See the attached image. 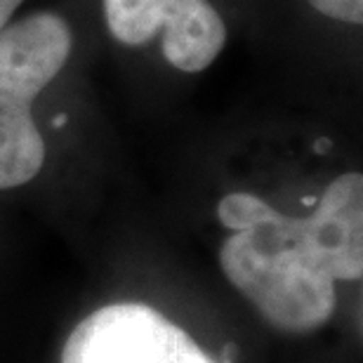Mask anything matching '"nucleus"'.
I'll return each mask as SVG.
<instances>
[{
  "instance_id": "2",
  "label": "nucleus",
  "mask_w": 363,
  "mask_h": 363,
  "mask_svg": "<svg viewBox=\"0 0 363 363\" xmlns=\"http://www.w3.org/2000/svg\"><path fill=\"white\" fill-rule=\"evenodd\" d=\"M74 35L60 14L38 12L0 31V189L31 182L45 163L35 97L67 64Z\"/></svg>"
},
{
  "instance_id": "4",
  "label": "nucleus",
  "mask_w": 363,
  "mask_h": 363,
  "mask_svg": "<svg viewBox=\"0 0 363 363\" xmlns=\"http://www.w3.org/2000/svg\"><path fill=\"white\" fill-rule=\"evenodd\" d=\"M161 50L172 67L199 74L220 57L227 26L208 0H189L163 24Z\"/></svg>"
},
{
  "instance_id": "6",
  "label": "nucleus",
  "mask_w": 363,
  "mask_h": 363,
  "mask_svg": "<svg viewBox=\"0 0 363 363\" xmlns=\"http://www.w3.org/2000/svg\"><path fill=\"white\" fill-rule=\"evenodd\" d=\"M309 5L325 17L347 21V24L363 21V0H309Z\"/></svg>"
},
{
  "instance_id": "3",
  "label": "nucleus",
  "mask_w": 363,
  "mask_h": 363,
  "mask_svg": "<svg viewBox=\"0 0 363 363\" xmlns=\"http://www.w3.org/2000/svg\"><path fill=\"white\" fill-rule=\"evenodd\" d=\"M62 363H220L142 302L106 304L71 330Z\"/></svg>"
},
{
  "instance_id": "5",
  "label": "nucleus",
  "mask_w": 363,
  "mask_h": 363,
  "mask_svg": "<svg viewBox=\"0 0 363 363\" xmlns=\"http://www.w3.org/2000/svg\"><path fill=\"white\" fill-rule=\"evenodd\" d=\"M189 0H104L106 26L123 45H144Z\"/></svg>"
},
{
  "instance_id": "1",
  "label": "nucleus",
  "mask_w": 363,
  "mask_h": 363,
  "mask_svg": "<svg viewBox=\"0 0 363 363\" xmlns=\"http://www.w3.org/2000/svg\"><path fill=\"white\" fill-rule=\"evenodd\" d=\"M217 217L234 231L220 248L224 276L274 328H321L335 314V283L361 281V172L333 179L309 217H288L245 191L224 196Z\"/></svg>"
},
{
  "instance_id": "7",
  "label": "nucleus",
  "mask_w": 363,
  "mask_h": 363,
  "mask_svg": "<svg viewBox=\"0 0 363 363\" xmlns=\"http://www.w3.org/2000/svg\"><path fill=\"white\" fill-rule=\"evenodd\" d=\"M21 3H24V0H0V31L10 24L14 10H17Z\"/></svg>"
}]
</instances>
